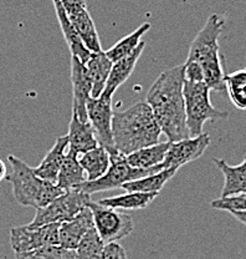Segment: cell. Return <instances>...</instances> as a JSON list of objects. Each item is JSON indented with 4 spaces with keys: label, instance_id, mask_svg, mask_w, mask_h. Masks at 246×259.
Returning a JSON list of instances; mask_svg holds the SVG:
<instances>
[{
    "label": "cell",
    "instance_id": "cell-1",
    "mask_svg": "<svg viewBox=\"0 0 246 259\" xmlns=\"http://www.w3.org/2000/svg\"><path fill=\"white\" fill-rule=\"evenodd\" d=\"M184 65L162 72L148 91L145 102L169 142L191 137L186 126L184 95Z\"/></svg>",
    "mask_w": 246,
    "mask_h": 259
},
{
    "label": "cell",
    "instance_id": "cell-2",
    "mask_svg": "<svg viewBox=\"0 0 246 259\" xmlns=\"http://www.w3.org/2000/svg\"><path fill=\"white\" fill-rule=\"evenodd\" d=\"M112 132L116 151L122 156L158 144L162 135L152 109L145 101L137 102L124 111L113 112Z\"/></svg>",
    "mask_w": 246,
    "mask_h": 259
},
{
    "label": "cell",
    "instance_id": "cell-3",
    "mask_svg": "<svg viewBox=\"0 0 246 259\" xmlns=\"http://www.w3.org/2000/svg\"><path fill=\"white\" fill-rule=\"evenodd\" d=\"M225 20L220 14H212L189 48L186 61H194L202 66L204 82L212 91H223L225 89V74L221 64L220 37Z\"/></svg>",
    "mask_w": 246,
    "mask_h": 259
},
{
    "label": "cell",
    "instance_id": "cell-4",
    "mask_svg": "<svg viewBox=\"0 0 246 259\" xmlns=\"http://www.w3.org/2000/svg\"><path fill=\"white\" fill-rule=\"evenodd\" d=\"M8 161L12 171L7 181L12 183L13 194L21 206L41 208L66 192L56 183L40 178L34 168L16 156H8Z\"/></svg>",
    "mask_w": 246,
    "mask_h": 259
},
{
    "label": "cell",
    "instance_id": "cell-5",
    "mask_svg": "<svg viewBox=\"0 0 246 259\" xmlns=\"http://www.w3.org/2000/svg\"><path fill=\"white\" fill-rule=\"evenodd\" d=\"M210 89L205 82H191L184 80V95L186 126L191 137L203 134L207 121L225 120L228 112L215 109L210 102Z\"/></svg>",
    "mask_w": 246,
    "mask_h": 259
},
{
    "label": "cell",
    "instance_id": "cell-6",
    "mask_svg": "<svg viewBox=\"0 0 246 259\" xmlns=\"http://www.w3.org/2000/svg\"><path fill=\"white\" fill-rule=\"evenodd\" d=\"M159 171H162L161 166L147 169L133 168L127 163L124 156H111V166L104 176L94 181H85L72 190H77L91 196L92 193L102 192V191L122 188L124 183L129 182V181L139 180V178L147 177Z\"/></svg>",
    "mask_w": 246,
    "mask_h": 259
},
{
    "label": "cell",
    "instance_id": "cell-7",
    "mask_svg": "<svg viewBox=\"0 0 246 259\" xmlns=\"http://www.w3.org/2000/svg\"><path fill=\"white\" fill-rule=\"evenodd\" d=\"M92 199L90 194L80 192L77 190L66 191L45 207L37 208L30 226L40 227L66 222L72 220L83 208L88 207Z\"/></svg>",
    "mask_w": 246,
    "mask_h": 259
},
{
    "label": "cell",
    "instance_id": "cell-8",
    "mask_svg": "<svg viewBox=\"0 0 246 259\" xmlns=\"http://www.w3.org/2000/svg\"><path fill=\"white\" fill-rule=\"evenodd\" d=\"M88 207L92 212L94 228L105 244L118 242L133 231V220L129 214L93 201L88 203Z\"/></svg>",
    "mask_w": 246,
    "mask_h": 259
},
{
    "label": "cell",
    "instance_id": "cell-9",
    "mask_svg": "<svg viewBox=\"0 0 246 259\" xmlns=\"http://www.w3.org/2000/svg\"><path fill=\"white\" fill-rule=\"evenodd\" d=\"M112 97L102 94L101 96L93 99L91 97L87 102V120L97 137L100 146L105 147L111 156H117L120 153L116 151L113 142L112 132Z\"/></svg>",
    "mask_w": 246,
    "mask_h": 259
},
{
    "label": "cell",
    "instance_id": "cell-10",
    "mask_svg": "<svg viewBox=\"0 0 246 259\" xmlns=\"http://www.w3.org/2000/svg\"><path fill=\"white\" fill-rule=\"evenodd\" d=\"M60 223L32 227H16L10 232V244L15 253L29 252L37 248L59 244Z\"/></svg>",
    "mask_w": 246,
    "mask_h": 259
},
{
    "label": "cell",
    "instance_id": "cell-11",
    "mask_svg": "<svg viewBox=\"0 0 246 259\" xmlns=\"http://www.w3.org/2000/svg\"><path fill=\"white\" fill-rule=\"evenodd\" d=\"M209 145V134H202L199 136L188 137V139L180 140V141L170 142L168 152H167L163 163L161 164V168H180L189 162L198 160L199 157L204 155Z\"/></svg>",
    "mask_w": 246,
    "mask_h": 259
},
{
    "label": "cell",
    "instance_id": "cell-12",
    "mask_svg": "<svg viewBox=\"0 0 246 259\" xmlns=\"http://www.w3.org/2000/svg\"><path fill=\"white\" fill-rule=\"evenodd\" d=\"M71 83L72 96H74L72 112L76 113L82 122H88L87 102L91 99L92 82L88 76L85 64L75 56H71Z\"/></svg>",
    "mask_w": 246,
    "mask_h": 259
},
{
    "label": "cell",
    "instance_id": "cell-13",
    "mask_svg": "<svg viewBox=\"0 0 246 259\" xmlns=\"http://www.w3.org/2000/svg\"><path fill=\"white\" fill-rule=\"evenodd\" d=\"M92 228H94L92 212L90 207H86L72 220L60 223L59 244L66 249H76L86 233Z\"/></svg>",
    "mask_w": 246,
    "mask_h": 259
},
{
    "label": "cell",
    "instance_id": "cell-14",
    "mask_svg": "<svg viewBox=\"0 0 246 259\" xmlns=\"http://www.w3.org/2000/svg\"><path fill=\"white\" fill-rule=\"evenodd\" d=\"M67 137H69L67 152L76 157H81L83 153L93 150L100 145L90 122H82L74 112H72Z\"/></svg>",
    "mask_w": 246,
    "mask_h": 259
},
{
    "label": "cell",
    "instance_id": "cell-15",
    "mask_svg": "<svg viewBox=\"0 0 246 259\" xmlns=\"http://www.w3.org/2000/svg\"><path fill=\"white\" fill-rule=\"evenodd\" d=\"M67 147H69V137H67V135L59 136L56 139L55 145L48 151L47 155L41 161V163L36 168H34L35 174L42 180L56 183L59 172H60L62 163H64L65 157H66Z\"/></svg>",
    "mask_w": 246,
    "mask_h": 259
},
{
    "label": "cell",
    "instance_id": "cell-16",
    "mask_svg": "<svg viewBox=\"0 0 246 259\" xmlns=\"http://www.w3.org/2000/svg\"><path fill=\"white\" fill-rule=\"evenodd\" d=\"M144 48L145 42L142 41L138 45V48H137L131 55L126 56V58L123 59H120L118 61L113 63L112 69H111L110 72V76H108L106 88H105L104 95L112 97L113 94L116 93V90L128 80V77L131 76L132 72H133L134 67H136L137 65V61H138L140 55H142Z\"/></svg>",
    "mask_w": 246,
    "mask_h": 259
},
{
    "label": "cell",
    "instance_id": "cell-17",
    "mask_svg": "<svg viewBox=\"0 0 246 259\" xmlns=\"http://www.w3.org/2000/svg\"><path fill=\"white\" fill-rule=\"evenodd\" d=\"M53 3L56 10V15H58L59 24H60L61 26L62 34H64L65 40H66L67 45H69L71 55L77 58L80 61H82L83 64H86L88 59L91 58V55H92V53H91V51L86 48V45L83 44L80 35L77 34L76 29L74 28L72 23L70 21L69 16H67L64 7L61 5V3L59 2V0H53Z\"/></svg>",
    "mask_w": 246,
    "mask_h": 259
},
{
    "label": "cell",
    "instance_id": "cell-18",
    "mask_svg": "<svg viewBox=\"0 0 246 259\" xmlns=\"http://www.w3.org/2000/svg\"><path fill=\"white\" fill-rule=\"evenodd\" d=\"M67 16H69L74 28L76 29L77 34L80 35L81 40L86 45V48L92 54L102 51L99 34H97L93 19L91 18L87 7L75 10V12L67 14Z\"/></svg>",
    "mask_w": 246,
    "mask_h": 259
},
{
    "label": "cell",
    "instance_id": "cell-19",
    "mask_svg": "<svg viewBox=\"0 0 246 259\" xmlns=\"http://www.w3.org/2000/svg\"><path fill=\"white\" fill-rule=\"evenodd\" d=\"M112 65L113 63L108 59L104 50L100 51V53H93L87 60V63L85 64L88 76L92 82L91 97L97 99L104 94Z\"/></svg>",
    "mask_w": 246,
    "mask_h": 259
},
{
    "label": "cell",
    "instance_id": "cell-20",
    "mask_svg": "<svg viewBox=\"0 0 246 259\" xmlns=\"http://www.w3.org/2000/svg\"><path fill=\"white\" fill-rule=\"evenodd\" d=\"M214 163L224 176L221 197L246 193V156L237 166H230L225 160L214 158Z\"/></svg>",
    "mask_w": 246,
    "mask_h": 259
},
{
    "label": "cell",
    "instance_id": "cell-21",
    "mask_svg": "<svg viewBox=\"0 0 246 259\" xmlns=\"http://www.w3.org/2000/svg\"><path fill=\"white\" fill-rule=\"evenodd\" d=\"M169 146V141L158 142L156 145L147 146L138 151H134L124 157H126L127 163L133 168H153V167L161 166L163 163Z\"/></svg>",
    "mask_w": 246,
    "mask_h": 259
},
{
    "label": "cell",
    "instance_id": "cell-22",
    "mask_svg": "<svg viewBox=\"0 0 246 259\" xmlns=\"http://www.w3.org/2000/svg\"><path fill=\"white\" fill-rule=\"evenodd\" d=\"M78 161L85 169L87 181H94L108 171L111 166V155L106 148L99 145L93 150L83 153L78 157Z\"/></svg>",
    "mask_w": 246,
    "mask_h": 259
},
{
    "label": "cell",
    "instance_id": "cell-23",
    "mask_svg": "<svg viewBox=\"0 0 246 259\" xmlns=\"http://www.w3.org/2000/svg\"><path fill=\"white\" fill-rule=\"evenodd\" d=\"M179 168H168L162 169L156 174L150 175L147 177L139 178V180L129 181L122 186L126 192H144V193H159L163 190L164 185L173 178Z\"/></svg>",
    "mask_w": 246,
    "mask_h": 259
},
{
    "label": "cell",
    "instance_id": "cell-24",
    "mask_svg": "<svg viewBox=\"0 0 246 259\" xmlns=\"http://www.w3.org/2000/svg\"><path fill=\"white\" fill-rule=\"evenodd\" d=\"M159 193H144V192H127L120 196L108 197L99 201L102 206L115 209H143L150 206Z\"/></svg>",
    "mask_w": 246,
    "mask_h": 259
},
{
    "label": "cell",
    "instance_id": "cell-25",
    "mask_svg": "<svg viewBox=\"0 0 246 259\" xmlns=\"http://www.w3.org/2000/svg\"><path fill=\"white\" fill-rule=\"evenodd\" d=\"M85 181H87V176L78 161V157L67 152L60 172H59L56 185L64 191H69L83 183Z\"/></svg>",
    "mask_w": 246,
    "mask_h": 259
},
{
    "label": "cell",
    "instance_id": "cell-26",
    "mask_svg": "<svg viewBox=\"0 0 246 259\" xmlns=\"http://www.w3.org/2000/svg\"><path fill=\"white\" fill-rule=\"evenodd\" d=\"M151 26L152 25H151L150 23H144L142 24L139 28H137L133 32H131V34L127 35V36L122 37V39L118 42H116L112 48H110L107 51H105L106 55L108 56V59H110L112 63H116V61H118L120 59H123L126 58V56L131 55V54L138 48L140 42L143 41V35L150 30Z\"/></svg>",
    "mask_w": 246,
    "mask_h": 259
},
{
    "label": "cell",
    "instance_id": "cell-27",
    "mask_svg": "<svg viewBox=\"0 0 246 259\" xmlns=\"http://www.w3.org/2000/svg\"><path fill=\"white\" fill-rule=\"evenodd\" d=\"M225 90L232 105L246 111V67L225 75Z\"/></svg>",
    "mask_w": 246,
    "mask_h": 259
},
{
    "label": "cell",
    "instance_id": "cell-28",
    "mask_svg": "<svg viewBox=\"0 0 246 259\" xmlns=\"http://www.w3.org/2000/svg\"><path fill=\"white\" fill-rule=\"evenodd\" d=\"M15 259H78V257L76 249H66L60 244H55L29 252L15 253Z\"/></svg>",
    "mask_w": 246,
    "mask_h": 259
},
{
    "label": "cell",
    "instance_id": "cell-29",
    "mask_svg": "<svg viewBox=\"0 0 246 259\" xmlns=\"http://www.w3.org/2000/svg\"><path fill=\"white\" fill-rule=\"evenodd\" d=\"M105 245L96 228L90 229L76 248L77 257L78 259H101Z\"/></svg>",
    "mask_w": 246,
    "mask_h": 259
},
{
    "label": "cell",
    "instance_id": "cell-30",
    "mask_svg": "<svg viewBox=\"0 0 246 259\" xmlns=\"http://www.w3.org/2000/svg\"><path fill=\"white\" fill-rule=\"evenodd\" d=\"M213 208L226 212H235V210H246V193L232 194V196L220 197L214 199L210 203Z\"/></svg>",
    "mask_w": 246,
    "mask_h": 259
},
{
    "label": "cell",
    "instance_id": "cell-31",
    "mask_svg": "<svg viewBox=\"0 0 246 259\" xmlns=\"http://www.w3.org/2000/svg\"><path fill=\"white\" fill-rule=\"evenodd\" d=\"M184 80L191 81V82H204V72H203L202 66L194 61H185Z\"/></svg>",
    "mask_w": 246,
    "mask_h": 259
},
{
    "label": "cell",
    "instance_id": "cell-32",
    "mask_svg": "<svg viewBox=\"0 0 246 259\" xmlns=\"http://www.w3.org/2000/svg\"><path fill=\"white\" fill-rule=\"evenodd\" d=\"M101 259H127V255L122 245L115 242L105 245Z\"/></svg>",
    "mask_w": 246,
    "mask_h": 259
},
{
    "label": "cell",
    "instance_id": "cell-33",
    "mask_svg": "<svg viewBox=\"0 0 246 259\" xmlns=\"http://www.w3.org/2000/svg\"><path fill=\"white\" fill-rule=\"evenodd\" d=\"M61 3V5L64 7L66 14L75 12V10L81 9V8L87 7L86 5V0H59Z\"/></svg>",
    "mask_w": 246,
    "mask_h": 259
},
{
    "label": "cell",
    "instance_id": "cell-34",
    "mask_svg": "<svg viewBox=\"0 0 246 259\" xmlns=\"http://www.w3.org/2000/svg\"><path fill=\"white\" fill-rule=\"evenodd\" d=\"M239 222L246 226V210H235V212H230Z\"/></svg>",
    "mask_w": 246,
    "mask_h": 259
},
{
    "label": "cell",
    "instance_id": "cell-35",
    "mask_svg": "<svg viewBox=\"0 0 246 259\" xmlns=\"http://www.w3.org/2000/svg\"><path fill=\"white\" fill-rule=\"evenodd\" d=\"M7 176H8V169H7V166H5L4 161L0 160V182L4 180H7Z\"/></svg>",
    "mask_w": 246,
    "mask_h": 259
}]
</instances>
